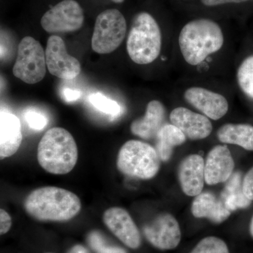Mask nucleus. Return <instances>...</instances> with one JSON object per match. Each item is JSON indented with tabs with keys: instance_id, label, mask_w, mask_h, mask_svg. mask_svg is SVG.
Wrapping results in <instances>:
<instances>
[{
	"instance_id": "nucleus-1",
	"label": "nucleus",
	"mask_w": 253,
	"mask_h": 253,
	"mask_svg": "<svg viewBox=\"0 0 253 253\" xmlns=\"http://www.w3.org/2000/svg\"><path fill=\"white\" fill-rule=\"evenodd\" d=\"M26 212L39 221H66L81 210V201L68 190L44 186L32 191L24 201Z\"/></svg>"
},
{
	"instance_id": "nucleus-2",
	"label": "nucleus",
	"mask_w": 253,
	"mask_h": 253,
	"mask_svg": "<svg viewBox=\"0 0 253 253\" xmlns=\"http://www.w3.org/2000/svg\"><path fill=\"white\" fill-rule=\"evenodd\" d=\"M179 44L186 62L196 66L210 54L221 49L224 44V36L217 23L202 18L191 21L183 27Z\"/></svg>"
},
{
	"instance_id": "nucleus-3",
	"label": "nucleus",
	"mask_w": 253,
	"mask_h": 253,
	"mask_svg": "<svg viewBox=\"0 0 253 253\" xmlns=\"http://www.w3.org/2000/svg\"><path fill=\"white\" fill-rule=\"evenodd\" d=\"M78 158L77 144L72 134L62 127L49 129L38 147V161L46 172L66 174L76 166Z\"/></svg>"
},
{
	"instance_id": "nucleus-4",
	"label": "nucleus",
	"mask_w": 253,
	"mask_h": 253,
	"mask_svg": "<svg viewBox=\"0 0 253 253\" xmlns=\"http://www.w3.org/2000/svg\"><path fill=\"white\" fill-rule=\"evenodd\" d=\"M161 46L162 36L156 20L146 12L136 14L126 41L130 59L140 65L154 62L159 56Z\"/></svg>"
},
{
	"instance_id": "nucleus-5",
	"label": "nucleus",
	"mask_w": 253,
	"mask_h": 253,
	"mask_svg": "<svg viewBox=\"0 0 253 253\" xmlns=\"http://www.w3.org/2000/svg\"><path fill=\"white\" fill-rule=\"evenodd\" d=\"M116 165L118 170L126 176L150 179L158 174L161 158L151 145L141 141L129 140L120 149Z\"/></svg>"
},
{
	"instance_id": "nucleus-6",
	"label": "nucleus",
	"mask_w": 253,
	"mask_h": 253,
	"mask_svg": "<svg viewBox=\"0 0 253 253\" xmlns=\"http://www.w3.org/2000/svg\"><path fill=\"white\" fill-rule=\"evenodd\" d=\"M126 32V18L118 9H107L98 15L91 38V47L100 54H110L122 44Z\"/></svg>"
},
{
	"instance_id": "nucleus-7",
	"label": "nucleus",
	"mask_w": 253,
	"mask_h": 253,
	"mask_svg": "<svg viewBox=\"0 0 253 253\" xmlns=\"http://www.w3.org/2000/svg\"><path fill=\"white\" fill-rule=\"evenodd\" d=\"M45 51L41 43L32 37L23 38L18 48L13 74L27 84L39 83L46 73Z\"/></svg>"
},
{
	"instance_id": "nucleus-8",
	"label": "nucleus",
	"mask_w": 253,
	"mask_h": 253,
	"mask_svg": "<svg viewBox=\"0 0 253 253\" xmlns=\"http://www.w3.org/2000/svg\"><path fill=\"white\" fill-rule=\"evenodd\" d=\"M83 22V10L75 0H63L41 18L42 27L49 33L76 31L81 29Z\"/></svg>"
},
{
	"instance_id": "nucleus-9",
	"label": "nucleus",
	"mask_w": 253,
	"mask_h": 253,
	"mask_svg": "<svg viewBox=\"0 0 253 253\" xmlns=\"http://www.w3.org/2000/svg\"><path fill=\"white\" fill-rule=\"evenodd\" d=\"M46 63L53 76L63 80H72L81 72V65L76 58L68 54L62 38L50 36L46 43Z\"/></svg>"
},
{
	"instance_id": "nucleus-10",
	"label": "nucleus",
	"mask_w": 253,
	"mask_h": 253,
	"mask_svg": "<svg viewBox=\"0 0 253 253\" xmlns=\"http://www.w3.org/2000/svg\"><path fill=\"white\" fill-rule=\"evenodd\" d=\"M144 234L150 244L163 251L175 249L181 241L179 223L169 213L159 214L145 226Z\"/></svg>"
},
{
	"instance_id": "nucleus-11",
	"label": "nucleus",
	"mask_w": 253,
	"mask_h": 253,
	"mask_svg": "<svg viewBox=\"0 0 253 253\" xmlns=\"http://www.w3.org/2000/svg\"><path fill=\"white\" fill-rule=\"evenodd\" d=\"M104 222L110 231L131 249L140 246V233L130 214L122 208L113 207L104 212Z\"/></svg>"
},
{
	"instance_id": "nucleus-12",
	"label": "nucleus",
	"mask_w": 253,
	"mask_h": 253,
	"mask_svg": "<svg viewBox=\"0 0 253 253\" xmlns=\"http://www.w3.org/2000/svg\"><path fill=\"white\" fill-rule=\"evenodd\" d=\"M184 99L214 121L224 117L229 110V104L224 96L202 87L189 88L184 92Z\"/></svg>"
},
{
	"instance_id": "nucleus-13",
	"label": "nucleus",
	"mask_w": 253,
	"mask_h": 253,
	"mask_svg": "<svg viewBox=\"0 0 253 253\" xmlns=\"http://www.w3.org/2000/svg\"><path fill=\"white\" fill-rule=\"evenodd\" d=\"M234 161L224 145H217L210 151L205 162V178L208 185L225 182L232 175Z\"/></svg>"
},
{
	"instance_id": "nucleus-14",
	"label": "nucleus",
	"mask_w": 253,
	"mask_h": 253,
	"mask_svg": "<svg viewBox=\"0 0 253 253\" xmlns=\"http://www.w3.org/2000/svg\"><path fill=\"white\" fill-rule=\"evenodd\" d=\"M169 119L172 125L177 126L191 140L204 139L212 131V123L208 117L186 108L178 107L173 110Z\"/></svg>"
},
{
	"instance_id": "nucleus-15",
	"label": "nucleus",
	"mask_w": 253,
	"mask_h": 253,
	"mask_svg": "<svg viewBox=\"0 0 253 253\" xmlns=\"http://www.w3.org/2000/svg\"><path fill=\"white\" fill-rule=\"evenodd\" d=\"M178 178L183 192L189 196L202 193L205 178V161L202 156L192 154L181 161L178 169Z\"/></svg>"
},
{
	"instance_id": "nucleus-16",
	"label": "nucleus",
	"mask_w": 253,
	"mask_h": 253,
	"mask_svg": "<svg viewBox=\"0 0 253 253\" xmlns=\"http://www.w3.org/2000/svg\"><path fill=\"white\" fill-rule=\"evenodd\" d=\"M165 118L164 106L157 100H153L148 104L144 117L131 123V133L146 140L156 138L158 133L165 126Z\"/></svg>"
},
{
	"instance_id": "nucleus-17",
	"label": "nucleus",
	"mask_w": 253,
	"mask_h": 253,
	"mask_svg": "<svg viewBox=\"0 0 253 253\" xmlns=\"http://www.w3.org/2000/svg\"><path fill=\"white\" fill-rule=\"evenodd\" d=\"M21 126L17 116L1 110L0 113V157H10L17 152L22 142Z\"/></svg>"
},
{
	"instance_id": "nucleus-18",
	"label": "nucleus",
	"mask_w": 253,
	"mask_h": 253,
	"mask_svg": "<svg viewBox=\"0 0 253 253\" xmlns=\"http://www.w3.org/2000/svg\"><path fill=\"white\" fill-rule=\"evenodd\" d=\"M191 212L195 217L207 218L215 224L225 221L231 214L222 200L209 192L201 193L196 196L191 206Z\"/></svg>"
},
{
	"instance_id": "nucleus-19",
	"label": "nucleus",
	"mask_w": 253,
	"mask_h": 253,
	"mask_svg": "<svg viewBox=\"0 0 253 253\" xmlns=\"http://www.w3.org/2000/svg\"><path fill=\"white\" fill-rule=\"evenodd\" d=\"M217 137L224 144L238 145L253 151V126L247 124H226L217 131Z\"/></svg>"
},
{
	"instance_id": "nucleus-20",
	"label": "nucleus",
	"mask_w": 253,
	"mask_h": 253,
	"mask_svg": "<svg viewBox=\"0 0 253 253\" xmlns=\"http://www.w3.org/2000/svg\"><path fill=\"white\" fill-rule=\"evenodd\" d=\"M156 150L161 161L167 162L170 159L173 149L186 141V136L174 125L167 124L161 128L156 136Z\"/></svg>"
},
{
	"instance_id": "nucleus-21",
	"label": "nucleus",
	"mask_w": 253,
	"mask_h": 253,
	"mask_svg": "<svg viewBox=\"0 0 253 253\" xmlns=\"http://www.w3.org/2000/svg\"><path fill=\"white\" fill-rule=\"evenodd\" d=\"M226 181L220 198L226 208L232 212L240 208L249 207L252 201L248 199L244 194L241 174L239 172L233 174Z\"/></svg>"
},
{
	"instance_id": "nucleus-22",
	"label": "nucleus",
	"mask_w": 253,
	"mask_h": 253,
	"mask_svg": "<svg viewBox=\"0 0 253 253\" xmlns=\"http://www.w3.org/2000/svg\"><path fill=\"white\" fill-rule=\"evenodd\" d=\"M237 80L241 90L253 99V55L241 63L238 70Z\"/></svg>"
},
{
	"instance_id": "nucleus-23",
	"label": "nucleus",
	"mask_w": 253,
	"mask_h": 253,
	"mask_svg": "<svg viewBox=\"0 0 253 253\" xmlns=\"http://www.w3.org/2000/svg\"><path fill=\"white\" fill-rule=\"evenodd\" d=\"M88 100L94 108L101 112L112 116H118L121 113V106L116 101L109 99L101 93H94L89 95Z\"/></svg>"
},
{
	"instance_id": "nucleus-24",
	"label": "nucleus",
	"mask_w": 253,
	"mask_h": 253,
	"mask_svg": "<svg viewBox=\"0 0 253 253\" xmlns=\"http://www.w3.org/2000/svg\"><path fill=\"white\" fill-rule=\"evenodd\" d=\"M88 244L96 253H126V251L111 245L99 231H91L88 235Z\"/></svg>"
},
{
	"instance_id": "nucleus-25",
	"label": "nucleus",
	"mask_w": 253,
	"mask_h": 253,
	"mask_svg": "<svg viewBox=\"0 0 253 253\" xmlns=\"http://www.w3.org/2000/svg\"><path fill=\"white\" fill-rule=\"evenodd\" d=\"M190 253H229L224 241L214 236L205 238Z\"/></svg>"
},
{
	"instance_id": "nucleus-26",
	"label": "nucleus",
	"mask_w": 253,
	"mask_h": 253,
	"mask_svg": "<svg viewBox=\"0 0 253 253\" xmlns=\"http://www.w3.org/2000/svg\"><path fill=\"white\" fill-rule=\"evenodd\" d=\"M24 118L29 127L34 130H42L47 125V118L42 113L37 110H27L25 112Z\"/></svg>"
},
{
	"instance_id": "nucleus-27",
	"label": "nucleus",
	"mask_w": 253,
	"mask_h": 253,
	"mask_svg": "<svg viewBox=\"0 0 253 253\" xmlns=\"http://www.w3.org/2000/svg\"><path fill=\"white\" fill-rule=\"evenodd\" d=\"M243 191L248 199L253 201V167L246 173L243 179Z\"/></svg>"
},
{
	"instance_id": "nucleus-28",
	"label": "nucleus",
	"mask_w": 253,
	"mask_h": 253,
	"mask_svg": "<svg viewBox=\"0 0 253 253\" xmlns=\"http://www.w3.org/2000/svg\"><path fill=\"white\" fill-rule=\"evenodd\" d=\"M12 220L9 213L4 210H0V234L1 235L6 234L11 228Z\"/></svg>"
},
{
	"instance_id": "nucleus-29",
	"label": "nucleus",
	"mask_w": 253,
	"mask_h": 253,
	"mask_svg": "<svg viewBox=\"0 0 253 253\" xmlns=\"http://www.w3.org/2000/svg\"><path fill=\"white\" fill-rule=\"evenodd\" d=\"M82 92L77 89L66 88L63 91V99L67 102H73L77 101L81 97Z\"/></svg>"
},
{
	"instance_id": "nucleus-30",
	"label": "nucleus",
	"mask_w": 253,
	"mask_h": 253,
	"mask_svg": "<svg viewBox=\"0 0 253 253\" xmlns=\"http://www.w3.org/2000/svg\"><path fill=\"white\" fill-rule=\"evenodd\" d=\"M248 0H201L203 4L208 6H214L227 3H241Z\"/></svg>"
},
{
	"instance_id": "nucleus-31",
	"label": "nucleus",
	"mask_w": 253,
	"mask_h": 253,
	"mask_svg": "<svg viewBox=\"0 0 253 253\" xmlns=\"http://www.w3.org/2000/svg\"><path fill=\"white\" fill-rule=\"evenodd\" d=\"M68 253H89L88 250L81 245H76L70 250Z\"/></svg>"
},
{
	"instance_id": "nucleus-32",
	"label": "nucleus",
	"mask_w": 253,
	"mask_h": 253,
	"mask_svg": "<svg viewBox=\"0 0 253 253\" xmlns=\"http://www.w3.org/2000/svg\"><path fill=\"white\" fill-rule=\"evenodd\" d=\"M250 233L253 237V217L251 219V224H250Z\"/></svg>"
},
{
	"instance_id": "nucleus-33",
	"label": "nucleus",
	"mask_w": 253,
	"mask_h": 253,
	"mask_svg": "<svg viewBox=\"0 0 253 253\" xmlns=\"http://www.w3.org/2000/svg\"><path fill=\"white\" fill-rule=\"evenodd\" d=\"M113 2L116 3H122L123 1H124V0H112Z\"/></svg>"
},
{
	"instance_id": "nucleus-34",
	"label": "nucleus",
	"mask_w": 253,
	"mask_h": 253,
	"mask_svg": "<svg viewBox=\"0 0 253 253\" xmlns=\"http://www.w3.org/2000/svg\"></svg>"
}]
</instances>
